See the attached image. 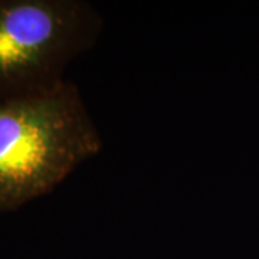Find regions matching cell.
Returning a JSON list of instances; mask_svg holds the SVG:
<instances>
[{"label":"cell","mask_w":259,"mask_h":259,"mask_svg":"<svg viewBox=\"0 0 259 259\" xmlns=\"http://www.w3.org/2000/svg\"><path fill=\"white\" fill-rule=\"evenodd\" d=\"M85 0H0V101L47 93L101 35Z\"/></svg>","instance_id":"2"},{"label":"cell","mask_w":259,"mask_h":259,"mask_svg":"<svg viewBox=\"0 0 259 259\" xmlns=\"http://www.w3.org/2000/svg\"><path fill=\"white\" fill-rule=\"evenodd\" d=\"M104 147L76 83L0 101V214L51 193Z\"/></svg>","instance_id":"1"}]
</instances>
